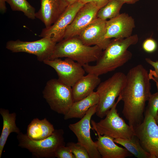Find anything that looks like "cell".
Here are the masks:
<instances>
[{
  "mask_svg": "<svg viewBox=\"0 0 158 158\" xmlns=\"http://www.w3.org/2000/svg\"><path fill=\"white\" fill-rule=\"evenodd\" d=\"M150 80L144 67L141 64L136 65L126 75L125 85L119 95L123 102V116L134 128L144 119L146 103L151 94Z\"/></svg>",
  "mask_w": 158,
  "mask_h": 158,
  "instance_id": "6da1fadb",
  "label": "cell"
},
{
  "mask_svg": "<svg viewBox=\"0 0 158 158\" xmlns=\"http://www.w3.org/2000/svg\"><path fill=\"white\" fill-rule=\"evenodd\" d=\"M137 34L125 38H114L103 50L95 65L88 64L83 66L87 73L98 76L114 71L126 63L131 58L132 53L128 48L136 44L138 41Z\"/></svg>",
  "mask_w": 158,
  "mask_h": 158,
  "instance_id": "7a4b0ae2",
  "label": "cell"
},
{
  "mask_svg": "<svg viewBox=\"0 0 158 158\" xmlns=\"http://www.w3.org/2000/svg\"><path fill=\"white\" fill-rule=\"evenodd\" d=\"M103 50L96 45H85L76 36L63 39L57 43L49 59L68 58L83 66L91 62L97 61Z\"/></svg>",
  "mask_w": 158,
  "mask_h": 158,
  "instance_id": "3957f363",
  "label": "cell"
},
{
  "mask_svg": "<svg viewBox=\"0 0 158 158\" xmlns=\"http://www.w3.org/2000/svg\"><path fill=\"white\" fill-rule=\"evenodd\" d=\"M121 101V98L119 96L104 119L97 122L91 120L92 129L97 133L114 139H130L135 135L134 128L127 124L118 113L116 107Z\"/></svg>",
  "mask_w": 158,
  "mask_h": 158,
  "instance_id": "277c9868",
  "label": "cell"
},
{
  "mask_svg": "<svg viewBox=\"0 0 158 158\" xmlns=\"http://www.w3.org/2000/svg\"><path fill=\"white\" fill-rule=\"evenodd\" d=\"M62 129H55L52 134L45 139L35 140L28 137L26 134L20 132L17 136L18 146L28 150L38 158L55 157V153L60 146L65 145Z\"/></svg>",
  "mask_w": 158,
  "mask_h": 158,
  "instance_id": "5b68a950",
  "label": "cell"
},
{
  "mask_svg": "<svg viewBox=\"0 0 158 158\" xmlns=\"http://www.w3.org/2000/svg\"><path fill=\"white\" fill-rule=\"evenodd\" d=\"M126 75L118 72L98 86L96 92L99 96L97 104L96 114L99 118H103L115 103L116 98L118 97L125 85Z\"/></svg>",
  "mask_w": 158,
  "mask_h": 158,
  "instance_id": "8992f818",
  "label": "cell"
},
{
  "mask_svg": "<svg viewBox=\"0 0 158 158\" xmlns=\"http://www.w3.org/2000/svg\"><path fill=\"white\" fill-rule=\"evenodd\" d=\"M44 98L54 111L65 115L74 102L72 87L58 79H51L46 83L42 92Z\"/></svg>",
  "mask_w": 158,
  "mask_h": 158,
  "instance_id": "52a82bcc",
  "label": "cell"
},
{
  "mask_svg": "<svg viewBox=\"0 0 158 158\" xmlns=\"http://www.w3.org/2000/svg\"><path fill=\"white\" fill-rule=\"evenodd\" d=\"M57 43L45 37L33 41L17 40L8 41L6 48L13 53L25 52L35 55L38 61L43 62L49 59Z\"/></svg>",
  "mask_w": 158,
  "mask_h": 158,
  "instance_id": "ba28073f",
  "label": "cell"
},
{
  "mask_svg": "<svg viewBox=\"0 0 158 158\" xmlns=\"http://www.w3.org/2000/svg\"><path fill=\"white\" fill-rule=\"evenodd\" d=\"M135 135L150 158H158V125L146 110L142 123L134 128Z\"/></svg>",
  "mask_w": 158,
  "mask_h": 158,
  "instance_id": "9c48e42d",
  "label": "cell"
},
{
  "mask_svg": "<svg viewBox=\"0 0 158 158\" xmlns=\"http://www.w3.org/2000/svg\"><path fill=\"white\" fill-rule=\"evenodd\" d=\"M43 62L55 71L59 80L71 87L84 75L85 72L82 65L68 58L64 60L55 58L46 60Z\"/></svg>",
  "mask_w": 158,
  "mask_h": 158,
  "instance_id": "30bf717a",
  "label": "cell"
},
{
  "mask_svg": "<svg viewBox=\"0 0 158 158\" xmlns=\"http://www.w3.org/2000/svg\"><path fill=\"white\" fill-rule=\"evenodd\" d=\"M97 105L91 107L85 115L76 123L70 124L68 128L75 135L78 142L87 150L90 158H101L95 143L90 135V123L92 116L96 113Z\"/></svg>",
  "mask_w": 158,
  "mask_h": 158,
  "instance_id": "8fae6325",
  "label": "cell"
},
{
  "mask_svg": "<svg viewBox=\"0 0 158 158\" xmlns=\"http://www.w3.org/2000/svg\"><path fill=\"white\" fill-rule=\"evenodd\" d=\"M84 5L79 1L69 5L54 23L42 29L40 36L49 37L57 43L62 41L67 28Z\"/></svg>",
  "mask_w": 158,
  "mask_h": 158,
  "instance_id": "7c38bea8",
  "label": "cell"
},
{
  "mask_svg": "<svg viewBox=\"0 0 158 158\" xmlns=\"http://www.w3.org/2000/svg\"><path fill=\"white\" fill-rule=\"evenodd\" d=\"M106 21L97 18L81 32L78 37L85 45H96L104 50L111 40L106 37Z\"/></svg>",
  "mask_w": 158,
  "mask_h": 158,
  "instance_id": "4fadbf2b",
  "label": "cell"
},
{
  "mask_svg": "<svg viewBox=\"0 0 158 158\" xmlns=\"http://www.w3.org/2000/svg\"><path fill=\"white\" fill-rule=\"evenodd\" d=\"M100 8L95 4L88 3L80 9L71 23L67 28L63 39L78 36L81 32L97 18Z\"/></svg>",
  "mask_w": 158,
  "mask_h": 158,
  "instance_id": "5bb4252c",
  "label": "cell"
},
{
  "mask_svg": "<svg viewBox=\"0 0 158 158\" xmlns=\"http://www.w3.org/2000/svg\"><path fill=\"white\" fill-rule=\"evenodd\" d=\"M135 27L134 19L126 13L106 21L107 38H125L132 35Z\"/></svg>",
  "mask_w": 158,
  "mask_h": 158,
  "instance_id": "9a60e30c",
  "label": "cell"
},
{
  "mask_svg": "<svg viewBox=\"0 0 158 158\" xmlns=\"http://www.w3.org/2000/svg\"><path fill=\"white\" fill-rule=\"evenodd\" d=\"M40 7L36 13L45 27L52 25L69 5L65 0H41Z\"/></svg>",
  "mask_w": 158,
  "mask_h": 158,
  "instance_id": "2e32d148",
  "label": "cell"
},
{
  "mask_svg": "<svg viewBox=\"0 0 158 158\" xmlns=\"http://www.w3.org/2000/svg\"><path fill=\"white\" fill-rule=\"evenodd\" d=\"M97 140L95 142L97 149L102 158H125L132 156L126 149L115 144L114 139L97 133Z\"/></svg>",
  "mask_w": 158,
  "mask_h": 158,
  "instance_id": "e0dca14e",
  "label": "cell"
},
{
  "mask_svg": "<svg viewBox=\"0 0 158 158\" xmlns=\"http://www.w3.org/2000/svg\"><path fill=\"white\" fill-rule=\"evenodd\" d=\"M94 74L88 73L80 78L72 87L74 102L88 96L101 83V79Z\"/></svg>",
  "mask_w": 158,
  "mask_h": 158,
  "instance_id": "ac0fdd59",
  "label": "cell"
},
{
  "mask_svg": "<svg viewBox=\"0 0 158 158\" xmlns=\"http://www.w3.org/2000/svg\"><path fill=\"white\" fill-rule=\"evenodd\" d=\"M99 100L98 94L96 91L93 92L86 97L74 102L68 112L64 115V119L66 120L74 118L81 119L91 107L98 104Z\"/></svg>",
  "mask_w": 158,
  "mask_h": 158,
  "instance_id": "d6986e66",
  "label": "cell"
},
{
  "mask_svg": "<svg viewBox=\"0 0 158 158\" xmlns=\"http://www.w3.org/2000/svg\"><path fill=\"white\" fill-rule=\"evenodd\" d=\"M53 125L46 118L33 119L28 125L26 135L31 139L39 140L46 138L55 130Z\"/></svg>",
  "mask_w": 158,
  "mask_h": 158,
  "instance_id": "ffe728a7",
  "label": "cell"
},
{
  "mask_svg": "<svg viewBox=\"0 0 158 158\" xmlns=\"http://www.w3.org/2000/svg\"><path fill=\"white\" fill-rule=\"evenodd\" d=\"M0 114L3 120V126L0 137V158L2 156L3 149L7 139L12 133L18 134L21 132L16 123V114L15 112L10 113L7 109L1 108Z\"/></svg>",
  "mask_w": 158,
  "mask_h": 158,
  "instance_id": "44dd1931",
  "label": "cell"
},
{
  "mask_svg": "<svg viewBox=\"0 0 158 158\" xmlns=\"http://www.w3.org/2000/svg\"><path fill=\"white\" fill-rule=\"evenodd\" d=\"M114 141L124 147L129 152L138 158H150V154L143 148L138 138L135 135L130 139H114Z\"/></svg>",
  "mask_w": 158,
  "mask_h": 158,
  "instance_id": "7402d4cb",
  "label": "cell"
},
{
  "mask_svg": "<svg viewBox=\"0 0 158 158\" xmlns=\"http://www.w3.org/2000/svg\"><path fill=\"white\" fill-rule=\"evenodd\" d=\"M124 2L121 0H110L98 11L97 17L107 20L119 15L120 11Z\"/></svg>",
  "mask_w": 158,
  "mask_h": 158,
  "instance_id": "603a6c76",
  "label": "cell"
},
{
  "mask_svg": "<svg viewBox=\"0 0 158 158\" xmlns=\"http://www.w3.org/2000/svg\"><path fill=\"white\" fill-rule=\"evenodd\" d=\"M13 11L22 12L28 18L34 20L36 18L35 8L27 0H5Z\"/></svg>",
  "mask_w": 158,
  "mask_h": 158,
  "instance_id": "cb8c5ba5",
  "label": "cell"
},
{
  "mask_svg": "<svg viewBox=\"0 0 158 158\" xmlns=\"http://www.w3.org/2000/svg\"><path fill=\"white\" fill-rule=\"evenodd\" d=\"M66 146L70 149L75 158H90L87 150L79 142H68Z\"/></svg>",
  "mask_w": 158,
  "mask_h": 158,
  "instance_id": "d4e9b609",
  "label": "cell"
},
{
  "mask_svg": "<svg viewBox=\"0 0 158 158\" xmlns=\"http://www.w3.org/2000/svg\"><path fill=\"white\" fill-rule=\"evenodd\" d=\"M147 110L154 118L158 114V92L151 95Z\"/></svg>",
  "mask_w": 158,
  "mask_h": 158,
  "instance_id": "484cf974",
  "label": "cell"
},
{
  "mask_svg": "<svg viewBox=\"0 0 158 158\" xmlns=\"http://www.w3.org/2000/svg\"><path fill=\"white\" fill-rule=\"evenodd\" d=\"M55 157L58 158H75L70 149L65 145L59 147L55 153Z\"/></svg>",
  "mask_w": 158,
  "mask_h": 158,
  "instance_id": "4316f807",
  "label": "cell"
},
{
  "mask_svg": "<svg viewBox=\"0 0 158 158\" xmlns=\"http://www.w3.org/2000/svg\"><path fill=\"white\" fill-rule=\"evenodd\" d=\"M157 47V44L156 41L152 37L147 38L142 44L143 49L148 53L154 52L156 50Z\"/></svg>",
  "mask_w": 158,
  "mask_h": 158,
  "instance_id": "83f0119b",
  "label": "cell"
},
{
  "mask_svg": "<svg viewBox=\"0 0 158 158\" xmlns=\"http://www.w3.org/2000/svg\"><path fill=\"white\" fill-rule=\"evenodd\" d=\"M145 61L154 68V70L150 69L149 75L150 79L158 81V61H153L150 58H146Z\"/></svg>",
  "mask_w": 158,
  "mask_h": 158,
  "instance_id": "f1b7e54d",
  "label": "cell"
},
{
  "mask_svg": "<svg viewBox=\"0 0 158 158\" xmlns=\"http://www.w3.org/2000/svg\"><path fill=\"white\" fill-rule=\"evenodd\" d=\"M110 0H80L83 4H85L88 3H92L95 4L101 8L104 6Z\"/></svg>",
  "mask_w": 158,
  "mask_h": 158,
  "instance_id": "f546056e",
  "label": "cell"
},
{
  "mask_svg": "<svg viewBox=\"0 0 158 158\" xmlns=\"http://www.w3.org/2000/svg\"><path fill=\"white\" fill-rule=\"evenodd\" d=\"M5 0H0V10L2 13H5L7 9Z\"/></svg>",
  "mask_w": 158,
  "mask_h": 158,
  "instance_id": "4dcf8cb0",
  "label": "cell"
},
{
  "mask_svg": "<svg viewBox=\"0 0 158 158\" xmlns=\"http://www.w3.org/2000/svg\"><path fill=\"white\" fill-rule=\"evenodd\" d=\"M124 2L125 3L133 4L139 1V0H121Z\"/></svg>",
  "mask_w": 158,
  "mask_h": 158,
  "instance_id": "1f68e13d",
  "label": "cell"
},
{
  "mask_svg": "<svg viewBox=\"0 0 158 158\" xmlns=\"http://www.w3.org/2000/svg\"><path fill=\"white\" fill-rule=\"evenodd\" d=\"M68 4L69 5L72 4L80 0H65Z\"/></svg>",
  "mask_w": 158,
  "mask_h": 158,
  "instance_id": "d6a6232c",
  "label": "cell"
},
{
  "mask_svg": "<svg viewBox=\"0 0 158 158\" xmlns=\"http://www.w3.org/2000/svg\"><path fill=\"white\" fill-rule=\"evenodd\" d=\"M155 83L156 85V86L157 87V89L158 92V81L155 80H153Z\"/></svg>",
  "mask_w": 158,
  "mask_h": 158,
  "instance_id": "836d02e7",
  "label": "cell"
},
{
  "mask_svg": "<svg viewBox=\"0 0 158 158\" xmlns=\"http://www.w3.org/2000/svg\"><path fill=\"white\" fill-rule=\"evenodd\" d=\"M155 119L156 122L158 124V114H157V116L155 118Z\"/></svg>",
  "mask_w": 158,
  "mask_h": 158,
  "instance_id": "e575fe53",
  "label": "cell"
},
{
  "mask_svg": "<svg viewBox=\"0 0 158 158\" xmlns=\"http://www.w3.org/2000/svg\"><path fill=\"white\" fill-rule=\"evenodd\" d=\"M157 30L158 31V23L157 24Z\"/></svg>",
  "mask_w": 158,
  "mask_h": 158,
  "instance_id": "d590c367",
  "label": "cell"
}]
</instances>
